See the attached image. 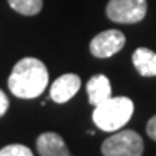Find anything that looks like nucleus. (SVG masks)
Wrapping results in <instances>:
<instances>
[{
    "instance_id": "20e7f679",
    "label": "nucleus",
    "mask_w": 156,
    "mask_h": 156,
    "mask_svg": "<svg viewBox=\"0 0 156 156\" xmlns=\"http://www.w3.org/2000/svg\"><path fill=\"white\" fill-rule=\"evenodd\" d=\"M146 0H110L107 16L117 23H137L146 16Z\"/></svg>"
},
{
    "instance_id": "39448f33",
    "label": "nucleus",
    "mask_w": 156,
    "mask_h": 156,
    "mask_svg": "<svg viewBox=\"0 0 156 156\" xmlns=\"http://www.w3.org/2000/svg\"><path fill=\"white\" fill-rule=\"evenodd\" d=\"M126 42V36L117 30L108 29L95 36L90 44V52L97 58H108L122 51Z\"/></svg>"
},
{
    "instance_id": "ddd939ff",
    "label": "nucleus",
    "mask_w": 156,
    "mask_h": 156,
    "mask_svg": "<svg viewBox=\"0 0 156 156\" xmlns=\"http://www.w3.org/2000/svg\"><path fill=\"white\" fill-rule=\"evenodd\" d=\"M7 108H9V98H7V95L0 90V117L7 112Z\"/></svg>"
},
{
    "instance_id": "f8f14e48",
    "label": "nucleus",
    "mask_w": 156,
    "mask_h": 156,
    "mask_svg": "<svg viewBox=\"0 0 156 156\" xmlns=\"http://www.w3.org/2000/svg\"><path fill=\"white\" fill-rule=\"evenodd\" d=\"M146 132L151 136V139L156 140V116H153L151 120H149L147 126H146Z\"/></svg>"
},
{
    "instance_id": "423d86ee",
    "label": "nucleus",
    "mask_w": 156,
    "mask_h": 156,
    "mask_svg": "<svg viewBox=\"0 0 156 156\" xmlns=\"http://www.w3.org/2000/svg\"><path fill=\"white\" fill-rule=\"evenodd\" d=\"M81 87V80L75 74H64L59 78H56L51 85L49 95L55 103H67L78 93Z\"/></svg>"
},
{
    "instance_id": "7ed1b4c3",
    "label": "nucleus",
    "mask_w": 156,
    "mask_h": 156,
    "mask_svg": "<svg viewBox=\"0 0 156 156\" xmlns=\"http://www.w3.org/2000/svg\"><path fill=\"white\" fill-rule=\"evenodd\" d=\"M143 140L133 130H122L104 140L101 152L104 156H142Z\"/></svg>"
},
{
    "instance_id": "1a4fd4ad",
    "label": "nucleus",
    "mask_w": 156,
    "mask_h": 156,
    "mask_svg": "<svg viewBox=\"0 0 156 156\" xmlns=\"http://www.w3.org/2000/svg\"><path fill=\"white\" fill-rule=\"evenodd\" d=\"M132 61L140 75L143 77L156 75V52L147 48H137L132 55Z\"/></svg>"
},
{
    "instance_id": "f257e3e1",
    "label": "nucleus",
    "mask_w": 156,
    "mask_h": 156,
    "mask_svg": "<svg viewBox=\"0 0 156 156\" xmlns=\"http://www.w3.org/2000/svg\"><path fill=\"white\" fill-rule=\"evenodd\" d=\"M49 81L48 69L36 58H23L13 67L9 77V90L19 98H36L44 93Z\"/></svg>"
},
{
    "instance_id": "9b49d317",
    "label": "nucleus",
    "mask_w": 156,
    "mask_h": 156,
    "mask_svg": "<svg viewBox=\"0 0 156 156\" xmlns=\"http://www.w3.org/2000/svg\"><path fill=\"white\" fill-rule=\"evenodd\" d=\"M0 156H34V153L23 145H9L0 151Z\"/></svg>"
},
{
    "instance_id": "6e6552de",
    "label": "nucleus",
    "mask_w": 156,
    "mask_h": 156,
    "mask_svg": "<svg viewBox=\"0 0 156 156\" xmlns=\"http://www.w3.org/2000/svg\"><path fill=\"white\" fill-rule=\"evenodd\" d=\"M87 94H88L90 104H93L94 107L101 104L103 101L108 100L112 97V85L108 78L103 74L91 77L87 83Z\"/></svg>"
},
{
    "instance_id": "0eeeda50",
    "label": "nucleus",
    "mask_w": 156,
    "mask_h": 156,
    "mask_svg": "<svg viewBox=\"0 0 156 156\" xmlns=\"http://www.w3.org/2000/svg\"><path fill=\"white\" fill-rule=\"evenodd\" d=\"M36 147L41 156H71L64 139L52 132L41 134L36 140Z\"/></svg>"
},
{
    "instance_id": "9d476101",
    "label": "nucleus",
    "mask_w": 156,
    "mask_h": 156,
    "mask_svg": "<svg viewBox=\"0 0 156 156\" xmlns=\"http://www.w3.org/2000/svg\"><path fill=\"white\" fill-rule=\"evenodd\" d=\"M13 10L25 16H34L41 12L44 2L42 0H7Z\"/></svg>"
},
{
    "instance_id": "f03ea898",
    "label": "nucleus",
    "mask_w": 156,
    "mask_h": 156,
    "mask_svg": "<svg viewBox=\"0 0 156 156\" xmlns=\"http://www.w3.org/2000/svg\"><path fill=\"white\" fill-rule=\"evenodd\" d=\"M134 104L127 97H110L95 106L93 120L103 132H117L133 116Z\"/></svg>"
}]
</instances>
